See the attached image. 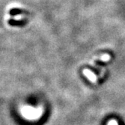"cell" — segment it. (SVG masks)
Masks as SVG:
<instances>
[{
	"label": "cell",
	"mask_w": 125,
	"mask_h": 125,
	"mask_svg": "<svg viewBox=\"0 0 125 125\" xmlns=\"http://www.w3.org/2000/svg\"><path fill=\"white\" fill-rule=\"evenodd\" d=\"M83 73H84V75L89 79V80H90L91 82H96V81H97V77H96V75H95L92 72H91L89 69H85L83 71Z\"/></svg>",
	"instance_id": "6da1fadb"
},
{
	"label": "cell",
	"mask_w": 125,
	"mask_h": 125,
	"mask_svg": "<svg viewBox=\"0 0 125 125\" xmlns=\"http://www.w3.org/2000/svg\"><path fill=\"white\" fill-rule=\"evenodd\" d=\"M109 59H110V56L109 54H104L102 56L100 60L101 61H108V60H109Z\"/></svg>",
	"instance_id": "7a4b0ae2"
},
{
	"label": "cell",
	"mask_w": 125,
	"mask_h": 125,
	"mask_svg": "<svg viewBox=\"0 0 125 125\" xmlns=\"http://www.w3.org/2000/svg\"><path fill=\"white\" fill-rule=\"evenodd\" d=\"M108 125H118V123H117V121H115V120H111V121H109Z\"/></svg>",
	"instance_id": "3957f363"
}]
</instances>
